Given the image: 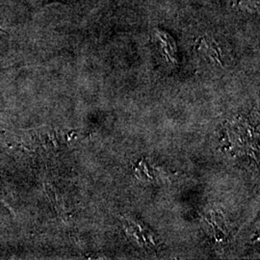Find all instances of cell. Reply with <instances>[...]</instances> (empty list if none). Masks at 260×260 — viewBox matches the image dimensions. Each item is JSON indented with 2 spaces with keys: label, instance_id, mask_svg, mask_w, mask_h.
<instances>
[{
  "label": "cell",
  "instance_id": "cell-2",
  "mask_svg": "<svg viewBox=\"0 0 260 260\" xmlns=\"http://www.w3.org/2000/svg\"><path fill=\"white\" fill-rule=\"evenodd\" d=\"M51 1H72V0H51Z\"/></svg>",
  "mask_w": 260,
  "mask_h": 260
},
{
  "label": "cell",
  "instance_id": "cell-1",
  "mask_svg": "<svg viewBox=\"0 0 260 260\" xmlns=\"http://www.w3.org/2000/svg\"><path fill=\"white\" fill-rule=\"evenodd\" d=\"M234 7L243 12L255 14L258 12V1L257 0H235Z\"/></svg>",
  "mask_w": 260,
  "mask_h": 260
}]
</instances>
